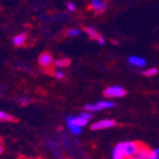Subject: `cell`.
Returning a JSON list of instances; mask_svg holds the SVG:
<instances>
[{"instance_id":"obj_1","label":"cell","mask_w":159,"mask_h":159,"mask_svg":"<svg viewBox=\"0 0 159 159\" xmlns=\"http://www.w3.org/2000/svg\"><path fill=\"white\" fill-rule=\"evenodd\" d=\"M142 144L137 142H123L118 143L112 152L113 159H127L134 157L139 150Z\"/></svg>"},{"instance_id":"obj_2","label":"cell","mask_w":159,"mask_h":159,"mask_svg":"<svg viewBox=\"0 0 159 159\" xmlns=\"http://www.w3.org/2000/svg\"><path fill=\"white\" fill-rule=\"evenodd\" d=\"M65 123H66L67 129L70 130V133L74 136H79L82 134L83 127L87 125L89 119L80 114L76 116H67L65 118Z\"/></svg>"},{"instance_id":"obj_3","label":"cell","mask_w":159,"mask_h":159,"mask_svg":"<svg viewBox=\"0 0 159 159\" xmlns=\"http://www.w3.org/2000/svg\"><path fill=\"white\" fill-rule=\"evenodd\" d=\"M115 106V102L113 101H109V99H105V101H98L96 103H93V104H86L84 106L85 111H89V112H99V111H104V109H109L113 108Z\"/></svg>"},{"instance_id":"obj_4","label":"cell","mask_w":159,"mask_h":159,"mask_svg":"<svg viewBox=\"0 0 159 159\" xmlns=\"http://www.w3.org/2000/svg\"><path fill=\"white\" fill-rule=\"evenodd\" d=\"M126 89L123 86H119V85H112V86H108L107 89H105L104 91V96L107 98H119V97H123L126 95Z\"/></svg>"},{"instance_id":"obj_5","label":"cell","mask_w":159,"mask_h":159,"mask_svg":"<svg viewBox=\"0 0 159 159\" xmlns=\"http://www.w3.org/2000/svg\"><path fill=\"white\" fill-rule=\"evenodd\" d=\"M116 124V120H114V119H101V120L93 123L91 125V129L92 130H103V129H108L112 128V127H115Z\"/></svg>"},{"instance_id":"obj_6","label":"cell","mask_w":159,"mask_h":159,"mask_svg":"<svg viewBox=\"0 0 159 159\" xmlns=\"http://www.w3.org/2000/svg\"><path fill=\"white\" fill-rule=\"evenodd\" d=\"M84 32L89 35L91 39L93 40H96L97 42H98L99 45H105L106 44V40L105 38L103 37L101 33L97 31L95 28H92V27H84Z\"/></svg>"},{"instance_id":"obj_7","label":"cell","mask_w":159,"mask_h":159,"mask_svg":"<svg viewBox=\"0 0 159 159\" xmlns=\"http://www.w3.org/2000/svg\"><path fill=\"white\" fill-rule=\"evenodd\" d=\"M39 65L43 69H50V67L54 65V59L53 55L49 52H43L39 57Z\"/></svg>"},{"instance_id":"obj_8","label":"cell","mask_w":159,"mask_h":159,"mask_svg":"<svg viewBox=\"0 0 159 159\" xmlns=\"http://www.w3.org/2000/svg\"><path fill=\"white\" fill-rule=\"evenodd\" d=\"M107 7H108V3L106 0H91V3H89V8L95 13L105 12Z\"/></svg>"},{"instance_id":"obj_9","label":"cell","mask_w":159,"mask_h":159,"mask_svg":"<svg viewBox=\"0 0 159 159\" xmlns=\"http://www.w3.org/2000/svg\"><path fill=\"white\" fill-rule=\"evenodd\" d=\"M127 62H128V64H130L134 67H137V69H143V67H145L147 65L146 59L138 57V55H130V57H128Z\"/></svg>"},{"instance_id":"obj_10","label":"cell","mask_w":159,"mask_h":159,"mask_svg":"<svg viewBox=\"0 0 159 159\" xmlns=\"http://www.w3.org/2000/svg\"><path fill=\"white\" fill-rule=\"evenodd\" d=\"M135 159H152V150H149V148L145 145H142L139 150L136 152L134 156Z\"/></svg>"},{"instance_id":"obj_11","label":"cell","mask_w":159,"mask_h":159,"mask_svg":"<svg viewBox=\"0 0 159 159\" xmlns=\"http://www.w3.org/2000/svg\"><path fill=\"white\" fill-rule=\"evenodd\" d=\"M27 42V34L25 33H19L12 38V43L15 47H22Z\"/></svg>"},{"instance_id":"obj_12","label":"cell","mask_w":159,"mask_h":159,"mask_svg":"<svg viewBox=\"0 0 159 159\" xmlns=\"http://www.w3.org/2000/svg\"><path fill=\"white\" fill-rule=\"evenodd\" d=\"M71 64V60L67 59V57H62V59H57L54 60V65L57 69H65L69 65Z\"/></svg>"},{"instance_id":"obj_13","label":"cell","mask_w":159,"mask_h":159,"mask_svg":"<svg viewBox=\"0 0 159 159\" xmlns=\"http://www.w3.org/2000/svg\"><path fill=\"white\" fill-rule=\"evenodd\" d=\"M144 76H147V77H150V76H155V75L158 74V70L156 67H148L146 69L145 71H143L142 73Z\"/></svg>"},{"instance_id":"obj_14","label":"cell","mask_w":159,"mask_h":159,"mask_svg":"<svg viewBox=\"0 0 159 159\" xmlns=\"http://www.w3.org/2000/svg\"><path fill=\"white\" fill-rule=\"evenodd\" d=\"M13 117L11 116L10 114L6 112H2V111H0V122H12L13 120Z\"/></svg>"},{"instance_id":"obj_15","label":"cell","mask_w":159,"mask_h":159,"mask_svg":"<svg viewBox=\"0 0 159 159\" xmlns=\"http://www.w3.org/2000/svg\"><path fill=\"white\" fill-rule=\"evenodd\" d=\"M66 34L69 37H77V35L81 34V30L77 29V28H71L66 31Z\"/></svg>"},{"instance_id":"obj_16","label":"cell","mask_w":159,"mask_h":159,"mask_svg":"<svg viewBox=\"0 0 159 159\" xmlns=\"http://www.w3.org/2000/svg\"><path fill=\"white\" fill-rule=\"evenodd\" d=\"M53 75L57 80H62L64 79L65 76V73L63 71V69H57L55 71H53Z\"/></svg>"},{"instance_id":"obj_17","label":"cell","mask_w":159,"mask_h":159,"mask_svg":"<svg viewBox=\"0 0 159 159\" xmlns=\"http://www.w3.org/2000/svg\"><path fill=\"white\" fill-rule=\"evenodd\" d=\"M18 103H19L20 105L25 106V105H28L30 103V98L28 96H20L19 98H18Z\"/></svg>"},{"instance_id":"obj_18","label":"cell","mask_w":159,"mask_h":159,"mask_svg":"<svg viewBox=\"0 0 159 159\" xmlns=\"http://www.w3.org/2000/svg\"><path fill=\"white\" fill-rule=\"evenodd\" d=\"M66 9L69 10L70 12H74L75 10H76V6L73 1H67L66 2Z\"/></svg>"},{"instance_id":"obj_19","label":"cell","mask_w":159,"mask_h":159,"mask_svg":"<svg viewBox=\"0 0 159 159\" xmlns=\"http://www.w3.org/2000/svg\"><path fill=\"white\" fill-rule=\"evenodd\" d=\"M152 159H159V148H155L152 150Z\"/></svg>"},{"instance_id":"obj_20","label":"cell","mask_w":159,"mask_h":159,"mask_svg":"<svg viewBox=\"0 0 159 159\" xmlns=\"http://www.w3.org/2000/svg\"><path fill=\"white\" fill-rule=\"evenodd\" d=\"M1 152H2V147L0 146V154H1Z\"/></svg>"},{"instance_id":"obj_21","label":"cell","mask_w":159,"mask_h":159,"mask_svg":"<svg viewBox=\"0 0 159 159\" xmlns=\"http://www.w3.org/2000/svg\"><path fill=\"white\" fill-rule=\"evenodd\" d=\"M127 159H135L134 157H130V158H127Z\"/></svg>"}]
</instances>
